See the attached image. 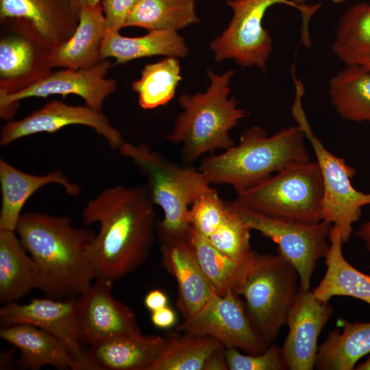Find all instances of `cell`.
<instances>
[{"label": "cell", "instance_id": "15", "mask_svg": "<svg viewBox=\"0 0 370 370\" xmlns=\"http://www.w3.org/2000/svg\"><path fill=\"white\" fill-rule=\"evenodd\" d=\"M112 284L97 278L77 298V324L81 345H90L118 335L142 333L134 312L113 297Z\"/></svg>", "mask_w": 370, "mask_h": 370}, {"label": "cell", "instance_id": "14", "mask_svg": "<svg viewBox=\"0 0 370 370\" xmlns=\"http://www.w3.org/2000/svg\"><path fill=\"white\" fill-rule=\"evenodd\" d=\"M77 310V299L35 298L25 304L16 301L4 304L0 308V322L1 326L29 324L38 327L64 345L73 358V370H98L88 350L84 349L79 341Z\"/></svg>", "mask_w": 370, "mask_h": 370}, {"label": "cell", "instance_id": "29", "mask_svg": "<svg viewBox=\"0 0 370 370\" xmlns=\"http://www.w3.org/2000/svg\"><path fill=\"white\" fill-rule=\"evenodd\" d=\"M187 239L214 292L218 295L234 292L237 295L258 253L247 261L233 260L215 249L191 227Z\"/></svg>", "mask_w": 370, "mask_h": 370}, {"label": "cell", "instance_id": "5", "mask_svg": "<svg viewBox=\"0 0 370 370\" xmlns=\"http://www.w3.org/2000/svg\"><path fill=\"white\" fill-rule=\"evenodd\" d=\"M119 150L145 177L153 203L163 211L164 217L157 225L160 242L186 238L190 227V207L212 188L210 183L199 169L178 166L147 144L125 141Z\"/></svg>", "mask_w": 370, "mask_h": 370}, {"label": "cell", "instance_id": "32", "mask_svg": "<svg viewBox=\"0 0 370 370\" xmlns=\"http://www.w3.org/2000/svg\"><path fill=\"white\" fill-rule=\"evenodd\" d=\"M332 50L345 65L370 58V5L358 3L341 16Z\"/></svg>", "mask_w": 370, "mask_h": 370}, {"label": "cell", "instance_id": "9", "mask_svg": "<svg viewBox=\"0 0 370 370\" xmlns=\"http://www.w3.org/2000/svg\"><path fill=\"white\" fill-rule=\"evenodd\" d=\"M293 81L296 90L291 112L310 143L320 169L324 189L323 220L338 227L345 243L350 238L353 224L362 215V208L370 204V193H364L353 187L351 180L356 170L347 164L345 158L327 149L314 134L302 106L304 84L297 78Z\"/></svg>", "mask_w": 370, "mask_h": 370}, {"label": "cell", "instance_id": "4", "mask_svg": "<svg viewBox=\"0 0 370 370\" xmlns=\"http://www.w3.org/2000/svg\"><path fill=\"white\" fill-rule=\"evenodd\" d=\"M234 73V70L217 73L208 69L210 84L204 92L178 97L182 111L167 140L182 145L181 154L186 164L235 145L230 132L247 113L234 97H229Z\"/></svg>", "mask_w": 370, "mask_h": 370}, {"label": "cell", "instance_id": "17", "mask_svg": "<svg viewBox=\"0 0 370 370\" xmlns=\"http://www.w3.org/2000/svg\"><path fill=\"white\" fill-rule=\"evenodd\" d=\"M333 314L329 302L318 299L312 291H298L288 312V332L281 347L286 369L315 368L320 333Z\"/></svg>", "mask_w": 370, "mask_h": 370}, {"label": "cell", "instance_id": "26", "mask_svg": "<svg viewBox=\"0 0 370 370\" xmlns=\"http://www.w3.org/2000/svg\"><path fill=\"white\" fill-rule=\"evenodd\" d=\"M34 261L14 231L0 230V301H16L38 288Z\"/></svg>", "mask_w": 370, "mask_h": 370}, {"label": "cell", "instance_id": "22", "mask_svg": "<svg viewBox=\"0 0 370 370\" xmlns=\"http://www.w3.org/2000/svg\"><path fill=\"white\" fill-rule=\"evenodd\" d=\"M165 343V336L123 334L96 342L88 350L99 370H149Z\"/></svg>", "mask_w": 370, "mask_h": 370}, {"label": "cell", "instance_id": "30", "mask_svg": "<svg viewBox=\"0 0 370 370\" xmlns=\"http://www.w3.org/2000/svg\"><path fill=\"white\" fill-rule=\"evenodd\" d=\"M198 21L195 0H138L125 27L177 32Z\"/></svg>", "mask_w": 370, "mask_h": 370}, {"label": "cell", "instance_id": "13", "mask_svg": "<svg viewBox=\"0 0 370 370\" xmlns=\"http://www.w3.org/2000/svg\"><path fill=\"white\" fill-rule=\"evenodd\" d=\"M112 66L110 60L103 59L90 67L51 71L40 80L21 91L0 95V116L4 119H11L18 109L19 102L24 99L54 95L63 97L77 95L84 101L85 105L102 112L105 99L117 88L115 80L106 77Z\"/></svg>", "mask_w": 370, "mask_h": 370}, {"label": "cell", "instance_id": "8", "mask_svg": "<svg viewBox=\"0 0 370 370\" xmlns=\"http://www.w3.org/2000/svg\"><path fill=\"white\" fill-rule=\"evenodd\" d=\"M227 4L232 16L227 27L210 42L214 60H232L241 66H256L263 71L273 51V39L262 23L267 10L275 4L298 10L301 16V38L307 40L309 21L321 6H301L292 0H228Z\"/></svg>", "mask_w": 370, "mask_h": 370}, {"label": "cell", "instance_id": "27", "mask_svg": "<svg viewBox=\"0 0 370 370\" xmlns=\"http://www.w3.org/2000/svg\"><path fill=\"white\" fill-rule=\"evenodd\" d=\"M370 354V322L343 321V330H333L318 347L315 369L353 370Z\"/></svg>", "mask_w": 370, "mask_h": 370}, {"label": "cell", "instance_id": "1", "mask_svg": "<svg viewBox=\"0 0 370 370\" xmlns=\"http://www.w3.org/2000/svg\"><path fill=\"white\" fill-rule=\"evenodd\" d=\"M154 206L145 185L119 184L88 202L84 223L100 225L92 247L97 278L114 282L146 261L157 234Z\"/></svg>", "mask_w": 370, "mask_h": 370}, {"label": "cell", "instance_id": "16", "mask_svg": "<svg viewBox=\"0 0 370 370\" xmlns=\"http://www.w3.org/2000/svg\"><path fill=\"white\" fill-rule=\"evenodd\" d=\"M73 125L89 127L101 135L112 149L125 142L121 132L103 113L88 106L68 105L60 101L48 102L38 110L18 121H10L1 128L0 145L5 147L27 136L53 133Z\"/></svg>", "mask_w": 370, "mask_h": 370}, {"label": "cell", "instance_id": "21", "mask_svg": "<svg viewBox=\"0 0 370 370\" xmlns=\"http://www.w3.org/2000/svg\"><path fill=\"white\" fill-rule=\"evenodd\" d=\"M107 32L106 23L100 3L83 5L79 23L70 38L51 49L53 68L77 70L92 66L103 60L101 49Z\"/></svg>", "mask_w": 370, "mask_h": 370}, {"label": "cell", "instance_id": "36", "mask_svg": "<svg viewBox=\"0 0 370 370\" xmlns=\"http://www.w3.org/2000/svg\"><path fill=\"white\" fill-rule=\"evenodd\" d=\"M225 357L229 370L286 369L281 347L274 343L258 354H243L238 349L225 348Z\"/></svg>", "mask_w": 370, "mask_h": 370}, {"label": "cell", "instance_id": "31", "mask_svg": "<svg viewBox=\"0 0 370 370\" xmlns=\"http://www.w3.org/2000/svg\"><path fill=\"white\" fill-rule=\"evenodd\" d=\"M169 332L160 354L149 370H203L208 357L223 346L208 336Z\"/></svg>", "mask_w": 370, "mask_h": 370}, {"label": "cell", "instance_id": "25", "mask_svg": "<svg viewBox=\"0 0 370 370\" xmlns=\"http://www.w3.org/2000/svg\"><path fill=\"white\" fill-rule=\"evenodd\" d=\"M188 53L185 39L175 31H149L137 37L107 33L102 42V59L113 58L115 64L155 56L184 58Z\"/></svg>", "mask_w": 370, "mask_h": 370}, {"label": "cell", "instance_id": "35", "mask_svg": "<svg viewBox=\"0 0 370 370\" xmlns=\"http://www.w3.org/2000/svg\"><path fill=\"white\" fill-rule=\"evenodd\" d=\"M229 212L227 201L222 199L217 190L212 188L197 199L190 207V227L208 238L224 222Z\"/></svg>", "mask_w": 370, "mask_h": 370}, {"label": "cell", "instance_id": "20", "mask_svg": "<svg viewBox=\"0 0 370 370\" xmlns=\"http://www.w3.org/2000/svg\"><path fill=\"white\" fill-rule=\"evenodd\" d=\"M50 184L62 186L66 193L72 196L80 192L79 186L72 183L60 169L45 175H33L18 169L1 158L0 230L15 232L21 210L27 199L40 188Z\"/></svg>", "mask_w": 370, "mask_h": 370}, {"label": "cell", "instance_id": "10", "mask_svg": "<svg viewBox=\"0 0 370 370\" xmlns=\"http://www.w3.org/2000/svg\"><path fill=\"white\" fill-rule=\"evenodd\" d=\"M230 206L251 230L277 244L278 254L291 263L299 275V289L310 290V281L317 262L330 249L332 224L323 220L306 224L262 214L242 207L234 201Z\"/></svg>", "mask_w": 370, "mask_h": 370}, {"label": "cell", "instance_id": "2", "mask_svg": "<svg viewBox=\"0 0 370 370\" xmlns=\"http://www.w3.org/2000/svg\"><path fill=\"white\" fill-rule=\"evenodd\" d=\"M15 232L36 266L37 288L47 297L77 299L97 278L96 234L90 229L74 227L68 217L28 212L21 215Z\"/></svg>", "mask_w": 370, "mask_h": 370}, {"label": "cell", "instance_id": "38", "mask_svg": "<svg viewBox=\"0 0 370 370\" xmlns=\"http://www.w3.org/2000/svg\"><path fill=\"white\" fill-rule=\"evenodd\" d=\"M152 324L158 329L168 330L171 328L177 321L175 312L169 306L151 312Z\"/></svg>", "mask_w": 370, "mask_h": 370}, {"label": "cell", "instance_id": "3", "mask_svg": "<svg viewBox=\"0 0 370 370\" xmlns=\"http://www.w3.org/2000/svg\"><path fill=\"white\" fill-rule=\"evenodd\" d=\"M305 138L298 125L282 128L271 136L254 125L241 136L238 145L204 158L198 169L210 184L231 186L238 194L273 173L309 161Z\"/></svg>", "mask_w": 370, "mask_h": 370}, {"label": "cell", "instance_id": "41", "mask_svg": "<svg viewBox=\"0 0 370 370\" xmlns=\"http://www.w3.org/2000/svg\"><path fill=\"white\" fill-rule=\"evenodd\" d=\"M15 347L1 352L0 369H10L12 367Z\"/></svg>", "mask_w": 370, "mask_h": 370}, {"label": "cell", "instance_id": "18", "mask_svg": "<svg viewBox=\"0 0 370 370\" xmlns=\"http://www.w3.org/2000/svg\"><path fill=\"white\" fill-rule=\"evenodd\" d=\"M80 8L71 0H0V21H25L53 49L73 34Z\"/></svg>", "mask_w": 370, "mask_h": 370}, {"label": "cell", "instance_id": "47", "mask_svg": "<svg viewBox=\"0 0 370 370\" xmlns=\"http://www.w3.org/2000/svg\"><path fill=\"white\" fill-rule=\"evenodd\" d=\"M330 1L334 3H341L345 1L346 0H330Z\"/></svg>", "mask_w": 370, "mask_h": 370}, {"label": "cell", "instance_id": "42", "mask_svg": "<svg viewBox=\"0 0 370 370\" xmlns=\"http://www.w3.org/2000/svg\"><path fill=\"white\" fill-rule=\"evenodd\" d=\"M356 235L365 243L367 249L370 254V221L364 223L358 228Z\"/></svg>", "mask_w": 370, "mask_h": 370}, {"label": "cell", "instance_id": "43", "mask_svg": "<svg viewBox=\"0 0 370 370\" xmlns=\"http://www.w3.org/2000/svg\"><path fill=\"white\" fill-rule=\"evenodd\" d=\"M71 1L80 8L83 5H92L99 3V0H71Z\"/></svg>", "mask_w": 370, "mask_h": 370}, {"label": "cell", "instance_id": "24", "mask_svg": "<svg viewBox=\"0 0 370 370\" xmlns=\"http://www.w3.org/2000/svg\"><path fill=\"white\" fill-rule=\"evenodd\" d=\"M330 249L325 257L326 271L319 285L312 291L314 296L329 302L336 296L352 297L370 305V275L360 272L344 258L338 227L332 225Z\"/></svg>", "mask_w": 370, "mask_h": 370}, {"label": "cell", "instance_id": "45", "mask_svg": "<svg viewBox=\"0 0 370 370\" xmlns=\"http://www.w3.org/2000/svg\"><path fill=\"white\" fill-rule=\"evenodd\" d=\"M359 64L362 65V66H365V67H366V68H367L368 69L370 70V58L364 60L363 62H362Z\"/></svg>", "mask_w": 370, "mask_h": 370}, {"label": "cell", "instance_id": "6", "mask_svg": "<svg viewBox=\"0 0 370 370\" xmlns=\"http://www.w3.org/2000/svg\"><path fill=\"white\" fill-rule=\"evenodd\" d=\"M236 195L235 203L262 214L306 224L323 220V183L317 162L291 165Z\"/></svg>", "mask_w": 370, "mask_h": 370}, {"label": "cell", "instance_id": "40", "mask_svg": "<svg viewBox=\"0 0 370 370\" xmlns=\"http://www.w3.org/2000/svg\"><path fill=\"white\" fill-rule=\"evenodd\" d=\"M225 347L215 350L207 359L203 370H228L225 357Z\"/></svg>", "mask_w": 370, "mask_h": 370}, {"label": "cell", "instance_id": "46", "mask_svg": "<svg viewBox=\"0 0 370 370\" xmlns=\"http://www.w3.org/2000/svg\"><path fill=\"white\" fill-rule=\"evenodd\" d=\"M292 1L299 5L305 6L306 5V3L310 0H292Z\"/></svg>", "mask_w": 370, "mask_h": 370}, {"label": "cell", "instance_id": "19", "mask_svg": "<svg viewBox=\"0 0 370 370\" xmlns=\"http://www.w3.org/2000/svg\"><path fill=\"white\" fill-rule=\"evenodd\" d=\"M162 264L175 279L176 305L184 319L198 311L214 291L187 237L161 242Z\"/></svg>", "mask_w": 370, "mask_h": 370}, {"label": "cell", "instance_id": "44", "mask_svg": "<svg viewBox=\"0 0 370 370\" xmlns=\"http://www.w3.org/2000/svg\"><path fill=\"white\" fill-rule=\"evenodd\" d=\"M356 369L370 370V355L364 362L358 365Z\"/></svg>", "mask_w": 370, "mask_h": 370}, {"label": "cell", "instance_id": "34", "mask_svg": "<svg viewBox=\"0 0 370 370\" xmlns=\"http://www.w3.org/2000/svg\"><path fill=\"white\" fill-rule=\"evenodd\" d=\"M228 216L218 229L207 240L218 251L238 261H247L254 258L257 252L250 244L251 229L242 221L230 206Z\"/></svg>", "mask_w": 370, "mask_h": 370}, {"label": "cell", "instance_id": "28", "mask_svg": "<svg viewBox=\"0 0 370 370\" xmlns=\"http://www.w3.org/2000/svg\"><path fill=\"white\" fill-rule=\"evenodd\" d=\"M330 101L344 119L370 124V70L360 64L346 65L329 81Z\"/></svg>", "mask_w": 370, "mask_h": 370}, {"label": "cell", "instance_id": "39", "mask_svg": "<svg viewBox=\"0 0 370 370\" xmlns=\"http://www.w3.org/2000/svg\"><path fill=\"white\" fill-rule=\"evenodd\" d=\"M144 304L150 312H153L168 306V298L163 291L153 289L146 294Z\"/></svg>", "mask_w": 370, "mask_h": 370}, {"label": "cell", "instance_id": "12", "mask_svg": "<svg viewBox=\"0 0 370 370\" xmlns=\"http://www.w3.org/2000/svg\"><path fill=\"white\" fill-rule=\"evenodd\" d=\"M234 292H214L194 314L184 319L176 331L211 336L225 348H236L250 354L267 347L254 328L244 301Z\"/></svg>", "mask_w": 370, "mask_h": 370}, {"label": "cell", "instance_id": "33", "mask_svg": "<svg viewBox=\"0 0 370 370\" xmlns=\"http://www.w3.org/2000/svg\"><path fill=\"white\" fill-rule=\"evenodd\" d=\"M181 79L178 58L165 57L145 65L140 78L133 82L132 87L138 95L141 108L151 110L167 104L174 97Z\"/></svg>", "mask_w": 370, "mask_h": 370}, {"label": "cell", "instance_id": "7", "mask_svg": "<svg viewBox=\"0 0 370 370\" xmlns=\"http://www.w3.org/2000/svg\"><path fill=\"white\" fill-rule=\"evenodd\" d=\"M299 275L280 254H257L238 289L258 336L268 347L286 325L288 312L299 291Z\"/></svg>", "mask_w": 370, "mask_h": 370}, {"label": "cell", "instance_id": "37", "mask_svg": "<svg viewBox=\"0 0 370 370\" xmlns=\"http://www.w3.org/2000/svg\"><path fill=\"white\" fill-rule=\"evenodd\" d=\"M138 0H99L107 33H118L125 27L127 20Z\"/></svg>", "mask_w": 370, "mask_h": 370}, {"label": "cell", "instance_id": "11", "mask_svg": "<svg viewBox=\"0 0 370 370\" xmlns=\"http://www.w3.org/2000/svg\"><path fill=\"white\" fill-rule=\"evenodd\" d=\"M1 21L0 95L21 91L47 75L53 69L51 48L27 22Z\"/></svg>", "mask_w": 370, "mask_h": 370}, {"label": "cell", "instance_id": "23", "mask_svg": "<svg viewBox=\"0 0 370 370\" xmlns=\"http://www.w3.org/2000/svg\"><path fill=\"white\" fill-rule=\"evenodd\" d=\"M0 337L20 351L16 360L23 369L38 370L45 365L74 369V360L64 345L47 332L29 324L1 326Z\"/></svg>", "mask_w": 370, "mask_h": 370}]
</instances>
